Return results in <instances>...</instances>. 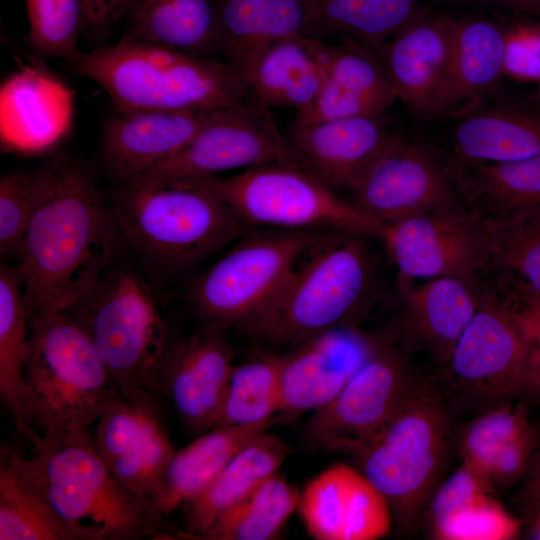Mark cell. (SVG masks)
Here are the masks:
<instances>
[{
	"label": "cell",
	"mask_w": 540,
	"mask_h": 540,
	"mask_svg": "<svg viewBox=\"0 0 540 540\" xmlns=\"http://www.w3.org/2000/svg\"><path fill=\"white\" fill-rule=\"evenodd\" d=\"M121 232L90 170L66 160L14 254L28 315L65 312L109 272Z\"/></svg>",
	"instance_id": "6da1fadb"
},
{
	"label": "cell",
	"mask_w": 540,
	"mask_h": 540,
	"mask_svg": "<svg viewBox=\"0 0 540 540\" xmlns=\"http://www.w3.org/2000/svg\"><path fill=\"white\" fill-rule=\"evenodd\" d=\"M22 455L24 469L76 540H136L158 536L154 505L122 483L100 456L88 427L38 433Z\"/></svg>",
	"instance_id": "7a4b0ae2"
},
{
	"label": "cell",
	"mask_w": 540,
	"mask_h": 540,
	"mask_svg": "<svg viewBox=\"0 0 540 540\" xmlns=\"http://www.w3.org/2000/svg\"><path fill=\"white\" fill-rule=\"evenodd\" d=\"M71 66L100 85L119 110H218L250 99L240 73L225 60L126 35L83 52Z\"/></svg>",
	"instance_id": "3957f363"
},
{
	"label": "cell",
	"mask_w": 540,
	"mask_h": 540,
	"mask_svg": "<svg viewBox=\"0 0 540 540\" xmlns=\"http://www.w3.org/2000/svg\"><path fill=\"white\" fill-rule=\"evenodd\" d=\"M122 184L112 205L121 236L168 274L196 269L251 229L199 180L140 177Z\"/></svg>",
	"instance_id": "277c9868"
},
{
	"label": "cell",
	"mask_w": 540,
	"mask_h": 540,
	"mask_svg": "<svg viewBox=\"0 0 540 540\" xmlns=\"http://www.w3.org/2000/svg\"><path fill=\"white\" fill-rule=\"evenodd\" d=\"M368 237L353 231L332 232L305 256L245 331L270 345L290 348L330 329L358 326L380 294Z\"/></svg>",
	"instance_id": "5b68a950"
},
{
	"label": "cell",
	"mask_w": 540,
	"mask_h": 540,
	"mask_svg": "<svg viewBox=\"0 0 540 540\" xmlns=\"http://www.w3.org/2000/svg\"><path fill=\"white\" fill-rule=\"evenodd\" d=\"M454 440L446 401L436 385L421 378L384 426L351 453L388 500L402 532L421 520Z\"/></svg>",
	"instance_id": "8992f818"
},
{
	"label": "cell",
	"mask_w": 540,
	"mask_h": 540,
	"mask_svg": "<svg viewBox=\"0 0 540 540\" xmlns=\"http://www.w3.org/2000/svg\"><path fill=\"white\" fill-rule=\"evenodd\" d=\"M28 321L33 429L44 434L99 420L122 392L85 331L67 312L28 315Z\"/></svg>",
	"instance_id": "52a82bcc"
},
{
	"label": "cell",
	"mask_w": 540,
	"mask_h": 540,
	"mask_svg": "<svg viewBox=\"0 0 540 540\" xmlns=\"http://www.w3.org/2000/svg\"><path fill=\"white\" fill-rule=\"evenodd\" d=\"M336 230L251 228L192 282L204 323L245 331L273 302L299 262Z\"/></svg>",
	"instance_id": "ba28073f"
},
{
	"label": "cell",
	"mask_w": 540,
	"mask_h": 540,
	"mask_svg": "<svg viewBox=\"0 0 540 540\" xmlns=\"http://www.w3.org/2000/svg\"><path fill=\"white\" fill-rule=\"evenodd\" d=\"M67 312L85 331L121 392L159 393L171 340L156 298L132 270L107 273Z\"/></svg>",
	"instance_id": "9c48e42d"
},
{
	"label": "cell",
	"mask_w": 540,
	"mask_h": 540,
	"mask_svg": "<svg viewBox=\"0 0 540 540\" xmlns=\"http://www.w3.org/2000/svg\"><path fill=\"white\" fill-rule=\"evenodd\" d=\"M199 180L249 228L345 230L379 237L383 224L290 162Z\"/></svg>",
	"instance_id": "30bf717a"
},
{
	"label": "cell",
	"mask_w": 540,
	"mask_h": 540,
	"mask_svg": "<svg viewBox=\"0 0 540 540\" xmlns=\"http://www.w3.org/2000/svg\"><path fill=\"white\" fill-rule=\"evenodd\" d=\"M478 306L444 367L452 388L487 406L527 392L533 349L507 301L478 287Z\"/></svg>",
	"instance_id": "8fae6325"
},
{
	"label": "cell",
	"mask_w": 540,
	"mask_h": 540,
	"mask_svg": "<svg viewBox=\"0 0 540 540\" xmlns=\"http://www.w3.org/2000/svg\"><path fill=\"white\" fill-rule=\"evenodd\" d=\"M422 377L405 352L383 342L327 405L304 426L317 449L351 454L377 433Z\"/></svg>",
	"instance_id": "7c38bea8"
},
{
	"label": "cell",
	"mask_w": 540,
	"mask_h": 540,
	"mask_svg": "<svg viewBox=\"0 0 540 540\" xmlns=\"http://www.w3.org/2000/svg\"><path fill=\"white\" fill-rule=\"evenodd\" d=\"M400 278H455L479 285L490 266L484 223L467 206L383 224L379 237Z\"/></svg>",
	"instance_id": "4fadbf2b"
},
{
	"label": "cell",
	"mask_w": 540,
	"mask_h": 540,
	"mask_svg": "<svg viewBox=\"0 0 540 540\" xmlns=\"http://www.w3.org/2000/svg\"><path fill=\"white\" fill-rule=\"evenodd\" d=\"M349 195L382 224L466 206L448 158L426 143L401 135L372 163Z\"/></svg>",
	"instance_id": "5bb4252c"
},
{
	"label": "cell",
	"mask_w": 540,
	"mask_h": 540,
	"mask_svg": "<svg viewBox=\"0 0 540 540\" xmlns=\"http://www.w3.org/2000/svg\"><path fill=\"white\" fill-rule=\"evenodd\" d=\"M281 162L292 163L284 134L271 110L249 99L220 109L178 153L136 178L195 180Z\"/></svg>",
	"instance_id": "9a60e30c"
},
{
	"label": "cell",
	"mask_w": 540,
	"mask_h": 540,
	"mask_svg": "<svg viewBox=\"0 0 540 540\" xmlns=\"http://www.w3.org/2000/svg\"><path fill=\"white\" fill-rule=\"evenodd\" d=\"M159 397L147 390L122 393L99 419L94 434L98 452L110 471L154 507L175 453Z\"/></svg>",
	"instance_id": "2e32d148"
},
{
	"label": "cell",
	"mask_w": 540,
	"mask_h": 540,
	"mask_svg": "<svg viewBox=\"0 0 540 540\" xmlns=\"http://www.w3.org/2000/svg\"><path fill=\"white\" fill-rule=\"evenodd\" d=\"M228 330L204 323L188 338L172 343L160 374L165 396L182 424L198 435L217 426L235 364Z\"/></svg>",
	"instance_id": "e0dca14e"
},
{
	"label": "cell",
	"mask_w": 540,
	"mask_h": 540,
	"mask_svg": "<svg viewBox=\"0 0 540 540\" xmlns=\"http://www.w3.org/2000/svg\"><path fill=\"white\" fill-rule=\"evenodd\" d=\"M399 136L387 113L293 123L284 134L293 164L337 193H349Z\"/></svg>",
	"instance_id": "ac0fdd59"
},
{
	"label": "cell",
	"mask_w": 540,
	"mask_h": 540,
	"mask_svg": "<svg viewBox=\"0 0 540 540\" xmlns=\"http://www.w3.org/2000/svg\"><path fill=\"white\" fill-rule=\"evenodd\" d=\"M384 341L358 326L313 335L281 354L280 415L314 412L331 402Z\"/></svg>",
	"instance_id": "d6986e66"
},
{
	"label": "cell",
	"mask_w": 540,
	"mask_h": 540,
	"mask_svg": "<svg viewBox=\"0 0 540 540\" xmlns=\"http://www.w3.org/2000/svg\"><path fill=\"white\" fill-rule=\"evenodd\" d=\"M297 510L316 540H377L394 520L386 497L360 469L344 463L312 479L300 493Z\"/></svg>",
	"instance_id": "ffe728a7"
},
{
	"label": "cell",
	"mask_w": 540,
	"mask_h": 540,
	"mask_svg": "<svg viewBox=\"0 0 540 540\" xmlns=\"http://www.w3.org/2000/svg\"><path fill=\"white\" fill-rule=\"evenodd\" d=\"M119 110L101 142L107 174L123 183L178 153L219 111Z\"/></svg>",
	"instance_id": "44dd1931"
},
{
	"label": "cell",
	"mask_w": 540,
	"mask_h": 540,
	"mask_svg": "<svg viewBox=\"0 0 540 540\" xmlns=\"http://www.w3.org/2000/svg\"><path fill=\"white\" fill-rule=\"evenodd\" d=\"M455 19L420 12L378 51L397 99L435 115L449 72Z\"/></svg>",
	"instance_id": "7402d4cb"
},
{
	"label": "cell",
	"mask_w": 540,
	"mask_h": 540,
	"mask_svg": "<svg viewBox=\"0 0 540 540\" xmlns=\"http://www.w3.org/2000/svg\"><path fill=\"white\" fill-rule=\"evenodd\" d=\"M332 50L333 43L315 36L286 38L260 50L239 73L257 104L298 114L316 99Z\"/></svg>",
	"instance_id": "603a6c76"
},
{
	"label": "cell",
	"mask_w": 540,
	"mask_h": 540,
	"mask_svg": "<svg viewBox=\"0 0 540 540\" xmlns=\"http://www.w3.org/2000/svg\"><path fill=\"white\" fill-rule=\"evenodd\" d=\"M397 99L379 53L354 40L333 44L324 81L314 102L293 123L387 113Z\"/></svg>",
	"instance_id": "cb8c5ba5"
},
{
	"label": "cell",
	"mask_w": 540,
	"mask_h": 540,
	"mask_svg": "<svg viewBox=\"0 0 540 540\" xmlns=\"http://www.w3.org/2000/svg\"><path fill=\"white\" fill-rule=\"evenodd\" d=\"M478 287L441 277L412 288L401 278L400 329L406 344L428 352L445 367L476 312Z\"/></svg>",
	"instance_id": "d4e9b609"
},
{
	"label": "cell",
	"mask_w": 540,
	"mask_h": 540,
	"mask_svg": "<svg viewBox=\"0 0 540 540\" xmlns=\"http://www.w3.org/2000/svg\"><path fill=\"white\" fill-rule=\"evenodd\" d=\"M509 36L483 18L455 20L447 79L435 116L458 115L494 88L507 68Z\"/></svg>",
	"instance_id": "484cf974"
},
{
	"label": "cell",
	"mask_w": 540,
	"mask_h": 540,
	"mask_svg": "<svg viewBox=\"0 0 540 540\" xmlns=\"http://www.w3.org/2000/svg\"><path fill=\"white\" fill-rule=\"evenodd\" d=\"M451 145L458 162H508L540 154V110L517 104L472 106L456 115Z\"/></svg>",
	"instance_id": "4316f807"
},
{
	"label": "cell",
	"mask_w": 540,
	"mask_h": 540,
	"mask_svg": "<svg viewBox=\"0 0 540 540\" xmlns=\"http://www.w3.org/2000/svg\"><path fill=\"white\" fill-rule=\"evenodd\" d=\"M448 160L465 205L482 222L540 211V154L508 162Z\"/></svg>",
	"instance_id": "83f0119b"
},
{
	"label": "cell",
	"mask_w": 540,
	"mask_h": 540,
	"mask_svg": "<svg viewBox=\"0 0 540 540\" xmlns=\"http://www.w3.org/2000/svg\"><path fill=\"white\" fill-rule=\"evenodd\" d=\"M288 453L287 445L267 431L248 443L203 492L182 506L181 534L201 539L218 517L278 473Z\"/></svg>",
	"instance_id": "f1b7e54d"
},
{
	"label": "cell",
	"mask_w": 540,
	"mask_h": 540,
	"mask_svg": "<svg viewBox=\"0 0 540 540\" xmlns=\"http://www.w3.org/2000/svg\"><path fill=\"white\" fill-rule=\"evenodd\" d=\"M223 60L238 72L268 45L312 35L303 0H216Z\"/></svg>",
	"instance_id": "f546056e"
},
{
	"label": "cell",
	"mask_w": 540,
	"mask_h": 540,
	"mask_svg": "<svg viewBox=\"0 0 540 540\" xmlns=\"http://www.w3.org/2000/svg\"><path fill=\"white\" fill-rule=\"evenodd\" d=\"M272 424L217 426L175 451L155 502L161 518L203 492L242 448Z\"/></svg>",
	"instance_id": "4dcf8cb0"
},
{
	"label": "cell",
	"mask_w": 540,
	"mask_h": 540,
	"mask_svg": "<svg viewBox=\"0 0 540 540\" xmlns=\"http://www.w3.org/2000/svg\"><path fill=\"white\" fill-rule=\"evenodd\" d=\"M124 35L220 59L216 0H138Z\"/></svg>",
	"instance_id": "1f68e13d"
},
{
	"label": "cell",
	"mask_w": 540,
	"mask_h": 540,
	"mask_svg": "<svg viewBox=\"0 0 540 540\" xmlns=\"http://www.w3.org/2000/svg\"><path fill=\"white\" fill-rule=\"evenodd\" d=\"M29 321L16 268L0 267V399L19 433L31 430L30 394L25 375Z\"/></svg>",
	"instance_id": "d6a6232c"
},
{
	"label": "cell",
	"mask_w": 540,
	"mask_h": 540,
	"mask_svg": "<svg viewBox=\"0 0 540 540\" xmlns=\"http://www.w3.org/2000/svg\"><path fill=\"white\" fill-rule=\"evenodd\" d=\"M312 35L338 36L375 51L420 11L414 0H303Z\"/></svg>",
	"instance_id": "836d02e7"
},
{
	"label": "cell",
	"mask_w": 540,
	"mask_h": 540,
	"mask_svg": "<svg viewBox=\"0 0 540 540\" xmlns=\"http://www.w3.org/2000/svg\"><path fill=\"white\" fill-rule=\"evenodd\" d=\"M59 83L34 69L18 72L2 86L1 95L13 98L12 109H1V136L5 146L18 151H38L64 133L68 117L58 116L50 100Z\"/></svg>",
	"instance_id": "e575fe53"
},
{
	"label": "cell",
	"mask_w": 540,
	"mask_h": 540,
	"mask_svg": "<svg viewBox=\"0 0 540 540\" xmlns=\"http://www.w3.org/2000/svg\"><path fill=\"white\" fill-rule=\"evenodd\" d=\"M0 540H76L28 477L22 455L0 454Z\"/></svg>",
	"instance_id": "d590c367"
},
{
	"label": "cell",
	"mask_w": 540,
	"mask_h": 540,
	"mask_svg": "<svg viewBox=\"0 0 540 540\" xmlns=\"http://www.w3.org/2000/svg\"><path fill=\"white\" fill-rule=\"evenodd\" d=\"M299 498L300 492L276 473L218 517L201 539H275L298 509Z\"/></svg>",
	"instance_id": "8d00e7d4"
},
{
	"label": "cell",
	"mask_w": 540,
	"mask_h": 540,
	"mask_svg": "<svg viewBox=\"0 0 540 540\" xmlns=\"http://www.w3.org/2000/svg\"><path fill=\"white\" fill-rule=\"evenodd\" d=\"M484 225L490 266L506 282L508 298L540 296V211Z\"/></svg>",
	"instance_id": "74e56055"
},
{
	"label": "cell",
	"mask_w": 540,
	"mask_h": 540,
	"mask_svg": "<svg viewBox=\"0 0 540 540\" xmlns=\"http://www.w3.org/2000/svg\"><path fill=\"white\" fill-rule=\"evenodd\" d=\"M281 406V354L261 355L234 366L217 426L273 423Z\"/></svg>",
	"instance_id": "f35d334b"
},
{
	"label": "cell",
	"mask_w": 540,
	"mask_h": 540,
	"mask_svg": "<svg viewBox=\"0 0 540 540\" xmlns=\"http://www.w3.org/2000/svg\"><path fill=\"white\" fill-rule=\"evenodd\" d=\"M532 425L527 406L522 401L507 400L487 406L456 437L461 464L488 480L497 453Z\"/></svg>",
	"instance_id": "ab89813d"
},
{
	"label": "cell",
	"mask_w": 540,
	"mask_h": 540,
	"mask_svg": "<svg viewBox=\"0 0 540 540\" xmlns=\"http://www.w3.org/2000/svg\"><path fill=\"white\" fill-rule=\"evenodd\" d=\"M66 159L41 168L15 170L0 178V253L14 255L39 203L59 176Z\"/></svg>",
	"instance_id": "60d3db41"
},
{
	"label": "cell",
	"mask_w": 540,
	"mask_h": 540,
	"mask_svg": "<svg viewBox=\"0 0 540 540\" xmlns=\"http://www.w3.org/2000/svg\"><path fill=\"white\" fill-rule=\"evenodd\" d=\"M30 47L39 55L74 62L83 51L80 0H25Z\"/></svg>",
	"instance_id": "b9f144b4"
},
{
	"label": "cell",
	"mask_w": 540,
	"mask_h": 540,
	"mask_svg": "<svg viewBox=\"0 0 540 540\" xmlns=\"http://www.w3.org/2000/svg\"><path fill=\"white\" fill-rule=\"evenodd\" d=\"M494 485L464 465L442 480L431 496L421 520L426 519L433 538L462 510L491 496Z\"/></svg>",
	"instance_id": "7bdbcfd3"
},
{
	"label": "cell",
	"mask_w": 540,
	"mask_h": 540,
	"mask_svg": "<svg viewBox=\"0 0 540 540\" xmlns=\"http://www.w3.org/2000/svg\"><path fill=\"white\" fill-rule=\"evenodd\" d=\"M516 531L513 519L491 495L459 512L438 539H509Z\"/></svg>",
	"instance_id": "ee69618b"
},
{
	"label": "cell",
	"mask_w": 540,
	"mask_h": 540,
	"mask_svg": "<svg viewBox=\"0 0 540 540\" xmlns=\"http://www.w3.org/2000/svg\"><path fill=\"white\" fill-rule=\"evenodd\" d=\"M540 444L534 425L505 445L494 457L488 480L495 486L507 487L522 479Z\"/></svg>",
	"instance_id": "f6af8a7d"
},
{
	"label": "cell",
	"mask_w": 540,
	"mask_h": 540,
	"mask_svg": "<svg viewBox=\"0 0 540 540\" xmlns=\"http://www.w3.org/2000/svg\"><path fill=\"white\" fill-rule=\"evenodd\" d=\"M138 0H80L81 34L105 44L112 31L128 16Z\"/></svg>",
	"instance_id": "bcb514c9"
},
{
	"label": "cell",
	"mask_w": 540,
	"mask_h": 540,
	"mask_svg": "<svg viewBox=\"0 0 540 540\" xmlns=\"http://www.w3.org/2000/svg\"><path fill=\"white\" fill-rule=\"evenodd\" d=\"M522 480L521 499L536 518L540 516V444Z\"/></svg>",
	"instance_id": "7dc6e473"
},
{
	"label": "cell",
	"mask_w": 540,
	"mask_h": 540,
	"mask_svg": "<svg viewBox=\"0 0 540 540\" xmlns=\"http://www.w3.org/2000/svg\"><path fill=\"white\" fill-rule=\"evenodd\" d=\"M514 12L540 19V0H486Z\"/></svg>",
	"instance_id": "c3c4849f"
},
{
	"label": "cell",
	"mask_w": 540,
	"mask_h": 540,
	"mask_svg": "<svg viewBox=\"0 0 540 540\" xmlns=\"http://www.w3.org/2000/svg\"><path fill=\"white\" fill-rule=\"evenodd\" d=\"M527 392L534 394L540 399V360L533 363Z\"/></svg>",
	"instance_id": "681fc988"
},
{
	"label": "cell",
	"mask_w": 540,
	"mask_h": 540,
	"mask_svg": "<svg viewBox=\"0 0 540 540\" xmlns=\"http://www.w3.org/2000/svg\"><path fill=\"white\" fill-rule=\"evenodd\" d=\"M539 80H540V78H539ZM539 96H540V83H539Z\"/></svg>",
	"instance_id": "f907efd6"
}]
</instances>
